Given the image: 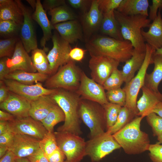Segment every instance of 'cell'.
I'll use <instances>...</instances> for the list:
<instances>
[{
    "label": "cell",
    "instance_id": "8992f818",
    "mask_svg": "<svg viewBox=\"0 0 162 162\" xmlns=\"http://www.w3.org/2000/svg\"><path fill=\"white\" fill-rule=\"evenodd\" d=\"M82 71L71 60L49 76L44 86L48 89L62 88L76 92L80 85Z\"/></svg>",
    "mask_w": 162,
    "mask_h": 162
},
{
    "label": "cell",
    "instance_id": "e0dca14e",
    "mask_svg": "<svg viewBox=\"0 0 162 162\" xmlns=\"http://www.w3.org/2000/svg\"><path fill=\"white\" fill-rule=\"evenodd\" d=\"M40 140L26 135L15 134L8 150L18 158H27L39 148Z\"/></svg>",
    "mask_w": 162,
    "mask_h": 162
},
{
    "label": "cell",
    "instance_id": "277c9868",
    "mask_svg": "<svg viewBox=\"0 0 162 162\" xmlns=\"http://www.w3.org/2000/svg\"><path fill=\"white\" fill-rule=\"evenodd\" d=\"M114 14L124 40L129 41L135 50L146 52V43L141 31L143 28L149 27L151 20L146 16L126 15L116 10Z\"/></svg>",
    "mask_w": 162,
    "mask_h": 162
},
{
    "label": "cell",
    "instance_id": "60d3db41",
    "mask_svg": "<svg viewBox=\"0 0 162 162\" xmlns=\"http://www.w3.org/2000/svg\"><path fill=\"white\" fill-rule=\"evenodd\" d=\"M146 119L154 136L158 137L162 134V117L152 112L146 116Z\"/></svg>",
    "mask_w": 162,
    "mask_h": 162
},
{
    "label": "cell",
    "instance_id": "f907efd6",
    "mask_svg": "<svg viewBox=\"0 0 162 162\" xmlns=\"http://www.w3.org/2000/svg\"><path fill=\"white\" fill-rule=\"evenodd\" d=\"M7 57L0 58V80H4L6 76L10 72L6 64Z\"/></svg>",
    "mask_w": 162,
    "mask_h": 162
},
{
    "label": "cell",
    "instance_id": "8fae6325",
    "mask_svg": "<svg viewBox=\"0 0 162 162\" xmlns=\"http://www.w3.org/2000/svg\"><path fill=\"white\" fill-rule=\"evenodd\" d=\"M89 62L92 79L103 86L114 70L118 68L120 62L105 56H92Z\"/></svg>",
    "mask_w": 162,
    "mask_h": 162
},
{
    "label": "cell",
    "instance_id": "44dd1931",
    "mask_svg": "<svg viewBox=\"0 0 162 162\" xmlns=\"http://www.w3.org/2000/svg\"><path fill=\"white\" fill-rule=\"evenodd\" d=\"M53 26L61 37L70 44L82 38L81 26L76 20L59 23Z\"/></svg>",
    "mask_w": 162,
    "mask_h": 162
},
{
    "label": "cell",
    "instance_id": "e575fe53",
    "mask_svg": "<svg viewBox=\"0 0 162 162\" xmlns=\"http://www.w3.org/2000/svg\"><path fill=\"white\" fill-rule=\"evenodd\" d=\"M21 26L12 20H0L1 37L4 39L19 37Z\"/></svg>",
    "mask_w": 162,
    "mask_h": 162
},
{
    "label": "cell",
    "instance_id": "ee69618b",
    "mask_svg": "<svg viewBox=\"0 0 162 162\" xmlns=\"http://www.w3.org/2000/svg\"><path fill=\"white\" fill-rule=\"evenodd\" d=\"M26 158L30 162H49L45 153L40 148Z\"/></svg>",
    "mask_w": 162,
    "mask_h": 162
},
{
    "label": "cell",
    "instance_id": "7a4b0ae2",
    "mask_svg": "<svg viewBox=\"0 0 162 162\" xmlns=\"http://www.w3.org/2000/svg\"><path fill=\"white\" fill-rule=\"evenodd\" d=\"M143 118L137 116L112 136L127 154L135 155L148 151L150 141L148 134L142 131L140 124Z\"/></svg>",
    "mask_w": 162,
    "mask_h": 162
},
{
    "label": "cell",
    "instance_id": "74e56055",
    "mask_svg": "<svg viewBox=\"0 0 162 162\" xmlns=\"http://www.w3.org/2000/svg\"><path fill=\"white\" fill-rule=\"evenodd\" d=\"M20 39L15 37L0 40V58H11L14 52L16 43Z\"/></svg>",
    "mask_w": 162,
    "mask_h": 162
},
{
    "label": "cell",
    "instance_id": "03108f58",
    "mask_svg": "<svg viewBox=\"0 0 162 162\" xmlns=\"http://www.w3.org/2000/svg\"></svg>",
    "mask_w": 162,
    "mask_h": 162
},
{
    "label": "cell",
    "instance_id": "7402d4cb",
    "mask_svg": "<svg viewBox=\"0 0 162 162\" xmlns=\"http://www.w3.org/2000/svg\"><path fill=\"white\" fill-rule=\"evenodd\" d=\"M35 10L32 14L33 19L36 21L40 27L43 33V36L40 40V45L46 50L45 44L46 42L51 38L52 31L54 28L47 17L46 11L44 9L40 0H36Z\"/></svg>",
    "mask_w": 162,
    "mask_h": 162
},
{
    "label": "cell",
    "instance_id": "d6986e66",
    "mask_svg": "<svg viewBox=\"0 0 162 162\" xmlns=\"http://www.w3.org/2000/svg\"><path fill=\"white\" fill-rule=\"evenodd\" d=\"M141 89L142 94L137 101L136 107L137 116L144 118L153 112L158 104L162 102V93L156 92L145 85Z\"/></svg>",
    "mask_w": 162,
    "mask_h": 162
},
{
    "label": "cell",
    "instance_id": "7c38bea8",
    "mask_svg": "<svg viewBox=\"0 0 162 162\" xmlns=\"http://www.w3.org/2000/svg\"><path fill=\"white\" fill-rule=\"evenodd\" d=\"M9 91L22 97L31 101L44 95H50L54 93L56 89H48L43 86L41 82L31 85H26L15 80H4Z\"/></svg>",
    "mask_w": 162,
    "mask_h": 162
},
{
    "label": "cell",
    "instance_id": "3957f363",
    "mask_svg": "<svg viewBox=\"0 0 162 162\" xmlns=\"http://www.w3.org/2000/svg\"><path fill=\"white\" fill-rule=\"evenodd\" d=\"M86 47L91 56H102L125 62L132 55L134 48L128 40H120L110 37L98 36L89 40Z\"/></svg>",
    "mask_w": 162,
    "mask_h": 162
},
{
    "label": "cell",
    "instance_id": "ba28073f",
    "mask_svg": "<svg viewBox=\"0 0 162 162\" xmlns=\"http://www.w3.org/2000/svg\"><path fill=\"white\" fill-rule=\"evenodd\" d=\"M58 147L66 160L80 162L86 156V141L79 135L66 131L54 132Z\"/></svg>",
    "mask_w": 162,
    "mask_h": 162
},
{
    "label": "cell",
    "instance_id": "be15d7a7",
    "mask_svg": "<svg viewBox=\"0 0 162 162\" xmlns=\"http://www.w3.org/2000/svg\"><path fill=\"white\" fill-rule=\"evenodd\" d=\"M157 140L159 142L162 143V134L157 137Z\"/></svg>",
    "mask_w": 162,
    "mask_h": 162
},
{
    "label": "cell",
    "instance_id": "5b68a950",
    "mask_svg": "<svg viewBox=\"0 0 162 162\" xmlns=\"http://www.w3.org/2000/svg\"><path fill=\"white\" fill-rule=\"evenodd\" d=\"M79 113L80 120L89 129L90 138L104 133L106 129V130L105 112L102 105L81 98Z\"/></svg>",
    "mask_w": 162,
    "mask_h": 162
},
{
    "label": "cell",
    "instance_id": "2e32d148",
    "mask_svg": "<svg viewBox=\"0 0 162 162\" xmlns=\"http://www.w3.org/2000/svg\"><path fill=\"white\" fill-rule=\"evenodd\" d=\"M6 62L10 72L18 70L32 73L37 71L31 57L26 50L20 39L16 43L12 56L8 57Z\"/></svg>",
    "mask_w": 162,
    "mask_h": 162
},
{
    "label": "cell",
    "instance_id": "d6a6232c",
    "mask_svg": "<svg viewBox=\"0 0 162 162\" xmlns=\"http://www.w3.org/2000/svg\"><path fill=\"white\" fill-rule=\"evenodd\" d=\"M51 16L50 22L55 24L76 20V16L66 4L56 8L48 11Z\"/></svg>",
    "mask_w": 162,
    "mask_h": 162
},
{
    "label": "cell",
    "instance_id": "1f68e13d",
    "mask_svg": "<svg viewBox=\"0 0 162 162\" xmlns=\"http://www.w3.org/2000/svg\"><path fill=\"white\" fill-rule=\"evenodd\" d=\"M65 116L61 108L56 104L41 122L48 132H54V126L57 124L64 122Z\"/></svg>",
    "mask_w": 162,
    "mask_h": 162
},
{
    "label": "cell",
    "instance_id": "6da1fadb",
    "mask_svg": "<svg viewBox=\"0 0 162 162\" xmlns=\"http://www.w3.org/2000/svg\"><path fill=\"white\" fill-rule=\"evenodd\" d=\"M50 96L65 116L64 124L57 128V131L68 132L80 136L82 134L79 113L80 96L75 92L62 88L56 89Z\"/></svg>",
    "mask_w": 162,
    "mask_h": 162
},
{
    "label": "cell",
    "instance_id": "db71d44e",
    "mask_svg": "<svg viewBox=\"0 0 162 162\" xmlns=\"http://www.w3.org/2000/svg\"><path fill=\"white\" fill-rule=\"evenodd\" d=\"M17 158L12 151L8 150L6 153L0 158V162H15Z\"/></svg>",
    "mask_w": 162,
    "mask_h": 162
},
{
    "label": "cell",
    "instance_id": "91938a15",
    "mask_svg": "<svg viewBox=\"0 0 162 162\" xmlns=\"http://www.w3.org/2000/svg\"><path fill=\"white\" fill-rule=\"evenodd\" d=\"M26 1L29 4L34 10H35L37 3L36 1L35 0H26Z\"/></svg>",
    "mask_w": 162,
    "mask_h": 162
},
{
    "label": "cell",
    "instance_id": "30bf717a",
    "mask_svg": "<svg viewBox=\"0 0 162 162\" xmlns=\"http://www.w3.org/2000/svg\"><path fill=\"white\" fill-rule=\"evenodd\" d=\"M51 39L53 47L47 55L51 75L55 74L61 66L71 60L69 54L71 49L70 44L56 33Z\"/></svg>",
    "mask_w": 162,
    "mask_h": 162
},
{
    "label": "cell",
    "instance_id": "681fc988",
    "mask_svg": "<svg viewBox=\"0 0 162 162\" xmlns=\"http://www.w3.org/2000/svg\"><path fill=\"white\" fill-rule=\"evenodd\" d=\"M14 134L8 130L0 135V145H4L8 147L13 140Z\"/></svg>",
    "mask_w": 162,
    "mask_h": 162
},
{
    "label": "cell",
    "instance_id": "9f6ffc18",
    "mask_svg": "<svg viewBox=\"0 0 162 162\" xmlns=\"http://www.w3.org/2000/svg\"><path fill=\"white\" fill-rule=\"evenodd\" d=\"M8 122L0 121V135L8 130Z\"/></svg>",
    "mask_w": 162,
    "mask_h": 162
},
{
    "label": "cell",
    "instance_id": "9a60e30c",
    "mask_svg": "<svg viewBox=\"0 0 162 162\" xmlns=\"http://www.w3.org/2000/svg\"><path fill=\"white\" fill-rule=\"evenodd\" d=\"M21 9L23 20L21 26L19 37L28 53L38 48L36 36L33 23L32 14L30 9L20 0H15Z\"/></svg>",
    "mask_w": 162,
    "mask_h": 162
},
{
    "label": "cell",
    "instance_id": "ac0fdd59",
    "mask_svg": "<svg viewBox=\"0 0 162 162\" xmlns=\"http://www.w3.org/2000/svg\"><path fill=\"white\" fill-rule=\"evenodd\" d=\"M30 107V101L10 91L6 99L0 103L1 109L18 118L29 116Z\"/></svg>",
    "mask_w": 162,
    "mask_h": 162
},
{
    "label": "cell",
    "instance_id": "d4e9b609",
    "mask_svg": "<svg viewBox=\"0 0 162 162\" xmlns=\"http://www.w3.org/2000/svg\"><path fill=\"white\" fill-rule=\"evenodd\" d=\"M12 20L22 25V11L15 0H0V20Z\"/></svg>",
    "mask_w": 162,
    "mask_h": 162
},
{
    "label": "cell",
    "instance_id": "d590c367",
    "mask_svg": "<svg viewBox=\"0 0 162 162\" xmlns=\"http://www.w3.org/2000/svg\"><path fill=\"white\" fill-rule=\"evenodd\" d=\"M39 148L47 157L58 147L54 132H48L39 141Z\"/></svg>",
    "mask_w": 162,
    "mask_h": 162
},
{
    "label": "cell",
    "instance_id": "7bdbcfd3",
    "mask_svg": "<svg viewBox=\"0 0 162 162\" xmlns=\"http://www.w3.org/2000/svg\"><path fill=\"white\" fill-rule=\"evenodd\" d=\"M158 142L150 144L148 148V155L153 162H162V145Z\"/></svg>",
    "mask_w": 162,
    "mask_h": 162
},
{
    "label": "cell",
    "instance_id": "f35d334b",
    "mask_svg": "<svg viewBox=\"0 0 162 162\" xmlns=\"http://www.w3.org/2000/svg\"><path fill=\"white\" fill-rule=\"evenodd\" d=\"M124 82L122 70L117 68L106 80L103 86L104 89L107 91L121 87Z\"/></svg>",
    "mask_w": 162,
    "mask_h": 162
},
{
    "label": "cell",
    "instance_id": "4dcf8cb0",
    "mask_svg": "<svg viewBox=\"0 0 162 162\" xmlns=\"http://www.w3.org/2000/svg\"><path fill=\"white\" fill-rule=\"evenodd\" d=\"M31 57L34 66L38 72L51 75L49 63L44 50L37 48L32 50Z\"/></svg>",
    "mask_w": 162,
    "mask_h": 162
},
{
    "label": "cell",
    "instance_id": "cb8c5ba5",
    "mask_svg": "<svg viewBox=\"0 0 162 162\" xmlns=\"http://www.w3.org/2000/svg\"><path fill=\"white\" fill-rule=\"evenodd\" d=\"M148 31L143 29L141 34L145 41L155 50L162 47V18L160 10L157 16L150 24Z\"/></svg>",
    "mask_w": 162,
    "mask_h": 162
},
{
    "label": "cell",
    "instance_id": "836d02e7",
    "mask_svg": "<svg viewBox=\"0 0 162 162\" xmlns=\"http://www.w3.org/2000/svg\"><path fill=\"white\" fill-rule=\"evenodd\" d=\"M136 116L129 108L125 106H122L116 122L106 131L112 135L124 127Z\"/></svg>",
    "mask_w": 162,
    "mask_h": 162
},
{
    "label": "cell",
    "instance_id": "f6af8a7d",
    "mask_svg": "<svg viewBox=\"0 0 162 162\" xmlns=\"http://www.w3.org/2000/svg\"><path fill=\"white\" fill-rule=\"evenodd\" d=\"M152 4L149 6L150 11L148 14L149 19L151 21L154 20L157 16L158 9H162V0H152Z\"/></svg>",
    "mask_w": 162,
    "mask_h": 162
},
{
    "label": "cell",
    "instance_id": "11a10c76",
    "mask_svg": "<svg viewBox=\"0 0 162 162\" xmlns=\"http://www.w3.org/2000/svg\"><path fill=\"white\" fill-rule=\"evenodd\" d=\"M16 118L10 113L0 110V121L10 122L14 121Z\"/></svg>",
    "mask_w": 162,
    "mask_h": 162
},
{
    "label": "cell",
    "instance_id": "6125c7cd",
    "mask_svg": "<svg viewBox=\"0 0 162 162\" xmlns=\"http://www.w3.org/2000/svg\"><path fill=\"white\" fill-rule=\"evenodd\" d=\"M154 53L162 55V47L161 48L156 50H155Z\"/></svg>",
    "mask_w": 162,
    "mask_h": 162
},
{
    "label": "cell",
    "instance_id": "f5cc1de1",
    "mask_svg": "<svg viewBox=\"0 0 162 162\" xmlns=\"http://www.w3.org/2000/svg\"><path fill=\"white\" fill-rule=\"evenodd\" d=\"M67 1L71 7L76 9L84 8L89 2V1L86 0H68Z\"/></svg>",
    "mask_w": 162,
    "mask_h": 162
},
{
    "label": "cell",
    "instance_id": "484cf974",
    "mask_svg": "<svg viewBox=\"0 0 162 162\" xmlns=\"http://www.w3.org/2000/svg\"><path fill=\"white\" fill-rule=\"evenodd\" d=\"M149 6L148 0H122L116 10L126 15H140L148 17Z\"/></svg>",
    "mask_w": 162,
    "mask_h": 162
},
{
    "label": "cell",
    "instance_id": "5bb4252c",
    "mask_svg": "<svg viewBox=\"0 0 162 162\" xmlns=\"http://www.w3.org/2000/svg\"><path fill=\"white\" fill-rule=\"evenodd\" d=\"M8 129L14 134L26 135L39 140L42 139L48 131L42 122L30 116L16 118L12 122H8Z\"/></svg>",
    "mask_w": 162,
    "mask_h": 162
},
{
    "label": "cell",
    "instance_id": "e7e4bbea",
    "mask_svg": "<svg viewBox=\"0 0 162 162\" xmlns=\"http://www.w3.org/2000/svg\"><path fill=\"white\" fill-rule=\"evenodd\" d=\"M64 162H70L67 160H65Z\"/></svg>",
    "mask_w": 162,
    "mask_h": 162
},
{
    "label": "cell",
    "instance_id": "680465c9",
    "mask_svg": "<svg viewBox=\"0 0 162 162\" xmlns=\"http://www.w3.org/2000/svg\"><path fill=\"white\" fill-rule=\"evenodd\" d=\"M8 150V147L6 146L0 145V158L2 157Z\"/></svg>",
    "mask_w": 162,
    "mask_h": 162
},
{
    "label": "cell",
    "instance_id": "4316f807",
    "mask_svg": "<svg viewBox=\"0 0 162 162\" xmlns=\"http://www.w3.org/2000/svg\"><path fill=\"white\" fill-rule=\"evenodd\" d=\"M146 54V51H139L134 49L132 56L125 62L121 70L125 84L134 76L136 72L140 69L144 61Z\"/></svg>",
    "mask_w": 162,
    "mask_h": 162
},
{
    "label": "cell",
    "instance_id": "bcb514c9",
    "mask_svg": "<svg viewBox=\"0 0 162 162\" xmlns=\"http://www.w3.org/2000/svg\"><path fill=\"white\" fill-rule=\"evenodd\" d=\"M85 50L83 49L76 47L71 49L69 54L70 59L74 61L80 62L83 58Z\"/></svg>",
    "mask_w": 162,
    "mask_h": 162
},
{
    "label": "cell",
    "instance_id": "52a82bcc",
    "mask_svg": "<svg viewBox=\"0 0 162 162\" xmlns=\"http://www.w3.org/2000/svg\"><path fill=\"white\" fill-rule=\"evenodd\" d=\"M146 54L142 65L136 75L123 88L126 94L125 106L131 110L136 116L138 111L136 107L137 96L140 89L145 85V80L147 69L152 64V57L155 50L146 43Z\"/></svg>",
    "mask_w": 162,
    "mask_h": 162
},
{
    "label": "cell",
    "instance_id": "f1b7e54d",
    "mask_svg": "<svg viewBox=\"0 0 162 162\" xmlns=\"http://www.w3.org/2000/svg\"><path fill=\"white\" fill-rule=\"evenodd\" d=\"M100 28L102 32L110 37L120 40H124L119 26L116 20L114 11L103 14Z\"/></svg>",
    "mask_w": 162,
    "mask_h": 162
},
{
    "label": "cell",
    "instance_id": "6f0895ef",
    "mask_svg": "<svg viewBox=\"0 0 162 162\" xmlns=\"http://www.w3.org/2000/svg\"><path fill=\"white\" fill-rule=\"evenodd\" d=\"M153 112L162 117V102H160L157 105Z\"/></svg>",
    "mask_w": 162,
    "mask_h": 162
},
{
    "label": "cell",
    "instance_id": "7dc6e473",
    "mask_svg": "<svg viewBox=\"0 0 162 162\" xmlns=\"http://www.w3.org/2000/svg\"><path fill=\"white\" fill-rule=\"evenodd\" d=\"M43 7L45 11H49L56 8L65 4L63 0H45L43 2Z\"/></svg>",
    "mask_w": 162,
    "mask_h": 162
},
{
    "label": "cell",
    "instance_id": "f546056e",
    "mask_svg": "<svg viewBox=\"0 0 162 162\" xmlns=\"http://www.w3.org/2000/svg\"><path fill=\"white\" fill-rule=\"evenodd\" d=\"M49 76L38 72L32 73L18 70L10 72L5 79L14 80L22 84L31 85L38 82H45Z\"/></svg>",
    "mask_w": 162,
    "mask_h": 162
},
{
    "label": "cell",
    "instance_id": "4fadbf2b",
    "mask_svg": "<svg viewBox=\"0 0 162 162\" xmlns=\"http://www.w3.org/2000/svg\"><path fill=\"white\" fill-rule=\"evenodd\" d=\"M103 86L88 77L82 71L79 86L76 92L81 99L97 102L103 105L109 102Z\"/></svg>",
    "mask_w": 162,
    "mask_h": 162
},
{
    "label": "cell",
    "instance_id": "94428289",
    "mask_svg": "<svg viewBox=\"0 0 162 162\" xmlns=\"http://www.w3.org/2000/svg\"><path fill=\"white\" fill-rule=\"evenodd\" d=\"M15 162H30V161L26 158H17Z\"/></svg>",
    "mask_w": 162,
    "mask_h": 162
},
{
    "label": "cell",
    "instance_id": "603a6c76",
    "mask_svg": "<svg viewBox=\"0 0 162 162\" xmlns=\"http://www.w3.org/2000/svg\"><path fill=\"white\" fill-rule=\"evenodd\" d=\"M56 104L50 95H44L31 101L29 116L41 122Z\"/></svg>",
    "mask_w": 162,
    "mask_h": 162
},
{
    "label": "cell",
    "instance_id": "c3c4849f",
    "mask_svg": "<svg viewBox=\"0 0 162 162\" xmlns=\"http://www.w3.org/2000/svg\"><path fill=\"white\" fill-rule=\"evenodd\" d=\"M65 157L63 152L58 148L47 158L49 162H64Z\"/></svg>",
    "mask_w": 162,
    "mask_h": 162
},
{
    "label": "cell",
    "instance_id": "816d5d0a",
    "mask_svg": "<svg viewBox=\"0 0 162 162\" xmlns=\"http://www.w3.org/2000/svg\"><path fill=\"white\" fill-rule=\"evenodd\" d=\"M8 89L4 80H0V103L7 98L9 93Z\"/></svg>",
    "mask_w": 162,
    "mask_h": 162
},
{
    "label": "cell",
    "instance_id": "ab89813d",
    "mask_svg": "<svg viewBox=\"0 0 162 162\" xmlns=\"http://www.w3.org/2000/svg\"><path fill=\"white\" fill-rule=\"evenodd\" d=\"M106 95L109 102L118 105L122 107L125 106L126 94L123 88L120 87L107 91L106 92Z\"/></svg>",
    "mask_w": 162,
    "mask_h": 162
},
{
    "label": "cell",
    "instance_id": "8d00e7d4",
    "mask_svg": "<svg viewBox=\"0 0 162 162\" xmlns=\"http://www.w3.org/2000/svg\"><path fill=\"white\" fill-rule=\"evenodd\" d=\"M103 106L105 112L107 130L116 122L122 106L109 102Z\"/></svg>",
    "mask_w": 162,
    "mask_h": 162
},
{
    "label": "cell",
    "instance_id": "9c48e42d",
    "mask_svg": "<svg viewBox=\"0 0 162 162\" xmlns=\"http://www.w3.org/2000/svg\"><path fill=\"white\" fill-rule=\"evenodd\" d=\"M121 147L112 136L106 131L86 141V156L92 162L99 161Z\"/></svg>",
    "mask_w": 162,
    "mask_h": 162
},
{
    "label": "cell",
    "instance_id": "b9f144b4",
    "mask_svg": "<svg viewBox=\"0 0 162 162\" xmlns=\"http://www.w3.org/2000/svg\"><path fill=\"white\" fill-rule=\"evenodd\" d=\"M122 0H99V7L102 14L117 9Z\"/></svg>",
    "mask_w": 162,
    "mask_h": 162
},
{
    "label": "cell",
    "instance_id": "ffe728a7",
    "mask_svg": "<svg viewBox=\"0 0 162 162\" xmlns=\"http://www.w3.org/2000/svg\"><path fill=\"white\" fill-rule=\"evenodd\" d=\"M103 17L99 7V0L92 1L90 9L85 14L82 20L83 29L87 38L100 28Z\"/></svg>",
    "mask_w": 162,
    "mask_h": 162
},
{
    "label": "cell",
    "instance_id": "83f0119b",
    "mask_svg": "<svg viewBox=\"0 0 162 162\" xmlns=\"http://www.w3.org/2000/svg\"><path fill=\"white\" fill-rule=\"evenodd\" d=\"M152 60L154 65V68L151 73H146L144 85L156 92H159V86L162 81V55L154 53Z\"/></svg>",
    "mask_w": 162,
    "mask_h": 162
}]
</instances>
